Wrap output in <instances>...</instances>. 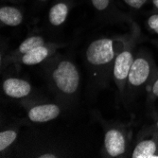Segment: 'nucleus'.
I'll return each mask as SVG.
<instances>
[{
    "mask_svg": "<svg viewBox=\"0 0 158 158\" xmlns=\"http://www.w3.org/2000/svg\"><path fill=\"white\" fill-rule=\"evenodd\" d=\"M52 79L56 87L67 95L74 94L80 84L79 71L69 61H62L57 64L52 72Z\"/></svg>",
    "mask_w": 158,
    "mask_h": 158,
    "instance_id": "obj_1",
    "label": "nucleus"
},
{
    "mask_svg": "<svg viewBox=\"0 0 158 158\" xmlns=\"http://www.w3.org/2000/svg\"><path fill=\"white\" fill-rule=\"evenodd\" d=\"M114 42L108 38L92 42L86 50L87 61L93 65H104L114 58Z\"/></svg>",
    "mask_w": 158,
    "mask_h": 158,
    "instance_id": "obj_2",
    "label": "nucleus"
},
{
    "mask_svg": "<svg viewBox=\"0 0 158 158\" xmlns=\"http://www.w3.org/2000/svg\"><path fill=\"white\" fill-rule=\"evenodd\" d=\"M151 74L150 62L144 57H138L131 66L130 72L128 75V81L132 86L138 87L144 84L149 79Z\"/></svg>",
    "mask_w": 158,
    "mask_h": 158,
    "instance_id": "obj_3",
    "label": "nucleus"
},
{
    "mask_svg": "<svg viewBox=\"0 0 158 158\" xmlns=\"http://www.w3.org/2000/svg\"><path fill=\"white\" fill-rule=\"evenodd\" d=\"M61 113L59 106L55 104L36 105L30 109L27 117L33 122H48L55 119Z\"/></svg>",
    "mask_w": 158,
    "mask_h": 158,
    "instance_id": "obj_4",
    "label": "nucleus"
},
{
    "mask_svg": "<svg viewBox=\"0 0 158 158\" xmlns=\"http://www.w3.org/2000/svg\"><path fill=\"white\" fill-rule=\"evenodd\" d=\"M104 146L110 156L117 157L121 155L125 152V137L123 134L117 129H111L105 135Z\"/></svg>",
    "mask_w": 158,
    "mask_h": 158,
    "instance_id": "obj_5",
    "label": "nucleus"
},
{
    "mask_svg": "<svg viewBox=\"0 0 158 158\" xmlns=\"http://www.w3.org/2000/svg\"><path fill=\"white\" fill-rule=\"evenodd\" d=\"M3 91L10 98H21L30 95L31 86L27 81L22 79L9 78L3 82Z\"/></svg>",
    "mask_w": 158,
    "mask_h": 158,
    "instance_id": "obj_6",
    "label": "nucleus"
},
{
    "mask_svg": "<svg viewBox=\"0 0 158 158\" xmlns=\"http://www.w3.org/2000/svg\"><path fill=\"white\" fill-rule=\"evenodd\" d=\"M133 63L134 56L131 51L125 50L118 55L114 64V77L117 81H122L128 78Z\"/></svg>",
    "mask_w": 158,
    "mask_h": 158,
    "instance_id": "obj_7",
    "label": "nucleus"
},
{
    "mask_svg": "<svg viewBox=\"0 0 158 158\" xmlns=\"http://www.w3.org/2000/svg\"><path fill=\"white\" fill-rule=\"evenodd\" d=\"M157 145L155 141L152 139H147L139 142L135 148L132 157L134 158H158L156 154Z\"/></svg>",
    "mask_w": 158,
    "mask_h": 158,
    "instance_id": "obj_8",
    "label": "nucleus"
},
{
    "mask_svg": "<svg viewBox=\"0 0 158 158\" xmlns=\"http://www.w3.org/2000/svg\"><path fill=\"white\" fill-rule=\"evenodd\" d=\"M48 54H49V49L45 46H41L28 51L26 54H23L22 63L27 65H35L46 60Z\"/></svg>",
    "mask_w": 158,
    "mask_h": 158,
    "instance_id": "obj_9",
    "label": "nucleus"
},
{
    "mask_svg": "<svg viewBox=\"0 0 158 158\" xmlns=\"http://www.w3.org/2000/svg\"><path fill=\"white\" fill-rule=\"evenodd\" d=\"M0 20L5 25L15 27L22 23L23 15L21 11L14 7H2L0 10Z\"/></svg>",
    "mask_w": 158,
    "mask_h": 158,
    "instance_id": "obj_10",
    "label": "nucleus"
},
{
    "mask_svg": "<svg viewBox=\"0 0 158 158\" xmlns=\"http://www.w3.org/2000/svg\"><path fill=\"white\" fill-rule=\"evenodd\" d=\"M67 13H68V8L65 4L64 3L56 4L49 10V14H48L49 22L53 26H60L65 21L67 17Z\"/></svg>",
    "mask_w": 158,
    "mask_h": 158,
    "instance_id": "obj_11",
    "label": "nucleus"
},
{
    "mask_svg": "<svg viewBox=\"0 0 158 158\" xmlns=\"http://www.w3.org/2000/svg\"><path fill=\"white\" fill-rule=\"evenodd\" d=\"M44 39L40 36H31L26 39L23 43H21V45L18 48V51L21 54H26L28 51H31L38 47L44 46Z\"/></svg>",
    "mask_w": 158,
    "mask_h": 158,
    "instance_id": "obj_12",
    "label": "nucleus"
},
{
    "mask_svg": "<svg viewBox=\"0 0 158 158\" xmlns=\"http://www.w3.org/2000/svg\"><path fill=\"white\" fill-rule=\"evenodd\" d=\"M17 134L13 130H7L0 133V151H5L15 141Z\"/></svg>",
    "mask_w": 158,
    "mask_h": 158,
    "instance_id": "obj_13",
    "label": "nucleus"
},
{
    "mask_svg": "<svg viewBox=\"0 0 158 158\" xmlns=\"http://www.w3.org/2000/svg\"><path fill=\"white\" fill-rule=\"evenodd\" d=\"M148 26L152 31L158 34V14H153L148 19Z\"/></svg>",
    "mask_w": 158,
    "mask_h": 158,
    "instance_id": "obj_14",
    "label": "nucleus"
},
{
    "mask_svg": "<svg viewBox=\"0 0 158 158\" xmlns=\"http://www.w3.org/2000/svg\"><path fill=\"white\" fill-rule=\"evenodd\" d=\"M91 1L93 6L98 10H105L109 5V0H91Z\"/></svg>",
    "mask_w": 158,
    "mask_h": 158,
    "instance_id": "obj_15",
    "label": "nucleus"
},
{
    "mask_svg": "<svg viewBox=\"0 0 158 158\" xmlns=\"http://www.w3.org/2000/svg\"><path fill=\"white\" fill-rule=\"evenodd\" d=\"M125 3L132 8L135 9H140L143 5H145L147 0H124Z\"/></svg>",
    "mask_w": 158,
    "mask_h": 158,
    "instance_id": "obj_16",
    "label": "nucleus"
},
{
    "mask_svg": "<svg viewBox=\"0 0 158 158\" xmlns=\"http://www.w3.org/2000/svg\"><path fill=\"white\" fill-rule=\"evenodd\" d=\"M152 94H153L155 97L158 98V79L154 81V83H153V85H152Z\"/></svg>",
    "mask_w": 158,
    "mask_h": 158,
    "instance_id": "obj_17",
    "label": "nucleus"
},
{
    "mask_svg": "<svg viewBox=\"0 0 158 158\" xmlns=\"http://www.w3.org/2000/svg\"><path fill=\"white\" fill-rule=\"evenodd\" d=\"M40 158H55L56 156L54 154H51V153H46V154H42L39 156Z\"/></svg>",
    "mask_w": 158,
    "mask_h": 158,
    "instance_id": "obj_18",
    "label": "nucleus"
},
{
    "mask_svg": "<svg viewBox=\"0 0 158 158\" xmlns=\"http://www.w3.org/2000/svg\"><path fill=\"white\" fill-rule=\"evenodd\" d=\"M152 2H153V5L155 6V8L158 10V0H152Z\"/></svg>",
    "mask_w": 158,
    "mask_h": 158,
    "instance_id": "obj_19",
    "label": "nucleus"
},
{
    "mask_svg": "<svg viewBox=\"0 0 158 158\" xmlns=\"http://www.w3.org/2000/svg\"><path fill=\"white\" fill-rule=\"evenodd\" d=\"M156 127H157V129H158V120H157V122H156Z\"/></svg>",
    "mask_w": 158,
    "mask_h": 158,
    "instance_id": "obj_20",
    "label": "nucleus"
},
{
    "mask_svg": "<svg viewBox=\"0 0 158 158\" xmlns=\"http://www.w3.org/2000/svg\"><path fill=\"white\" fill-rule=\"evenodd\" d=\"M42 1H46V0H42Z\"/></svg>",
    "mask_w": 158,
    "mask_h": 158,
    "instance_id": "obj_21",
    "label": "nucleus"
}]
</instances>
